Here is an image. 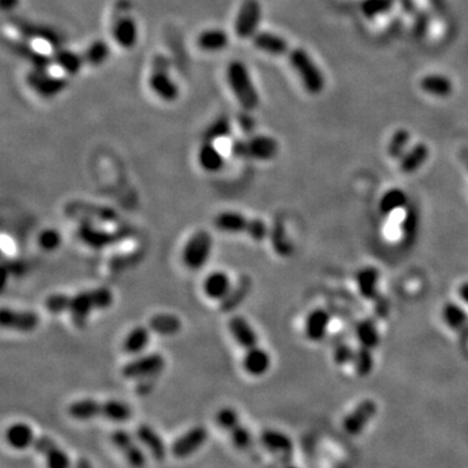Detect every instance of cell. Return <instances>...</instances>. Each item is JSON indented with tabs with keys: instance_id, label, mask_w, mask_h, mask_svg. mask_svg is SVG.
I'll list each match as a JSON object with an SVG mask.
<instances>
[{
	"instance_id": "19",
	"label": "cell",
	"mask_w": 468,
	"mask_h": 468,
	"mask_svg": "<svg viewBox=\"0 0 468 468\" xmlns=\"http://www.w3.org/2000/svg\"><path fill=\"white\" fill-rule=\"evenodd\" d=\"M378 414V405L372 399H364L343 419V429L350 436H358Z\"/></svg>"
},
{
	"instance_id": "49",
	"label": "cell",
	"mask_w": 468,
	"mask_h": 468,
	"mask_svg": "<svg viewBox=\"0 0 468 468\" xmlns=\"http://www.w3.org/2000/svg\"><path fill=\"white\" fill-rule=\"evenodd\" d=\"M38 245L46 252H54L62 245V235L55 229H46L38 235Z\"/></svg>"
},
{
	"instance_id": "34",
	"label": "cell",
	"mask_w": 468,
	"mask_h": 468,
	"mask_svg": "<svg viewBox=\"0 0 468 468\" xmlns=\"http://www.w3.org/2000/svg\"><path fill=\"white\" fill-rule=\"evenodd\" d=\"M199 165L205 171L219 172L224 167V156L216 149V146L211 142H205L200 146L198 151Z\"/></svg>"
},
{
	"instance_id": "44",
	"label": "cell",
	"mask_w": 468,
	"mask_h": 468,
	"mask_svg": "<svg viewBox=\"0 0 468 468\" xmlns=\"http://www.w3.org/2000/svg\"><path fill=\"white\" fill-rule=\"evenodd\" d=\"M109 46L103 41H95L92 42L86 51L83 53V60L86 65L90 67H99L109 57Z\"/></svg>"
},
{
	"instance_id": "48",
	"label": "cell",
	"mask_w": 468,
	"mask_h": 468,
	"mask_svg": "<svg viewBox=\"0 0 468 468\" xmlns=\"http://www.w3.org/2000/svg\"><path fill=\"white\" fill-rule=\"evenodd\" d=\"M392 0H363L360 4V9L366 18H373L383 15L392 8Z\"/></svg>"
},
{
	"instance_id": "18",
	"label": "cell",
	"mask_w": 468,
	"mask_h": 468,
	"mask_svg": "<svg viewBox=\"0 0 468 468\" xmlns=\"http://www.w3.org/2000/svg\"><path fill=\"white\" fill-rule=\"evenodd\" d=\"M27 81L29 86L43 98H53L68 86L67 78L53 76L47 72V69H36L29 73Z\"/></svg>"
},
{
	"instance_id": "12",
	"label": "cell",
	"mask_w": 468,
	"mask_h": 468,
	"mask_svg": "<svg viewBox=\"0 0 468 468\" xmlns=\"http://www.w3.org/2000/svg\"><path fill=\"white\" fill-rule=\"evenodd\" d=\"M216 423L224 429L234 446L240 450H249L252 446V432L243 425L238 413L232 407H223L216 413Z\"/></svg>"
},
{
	"instance_id": "3",
	"label": "cell",
	"mask_w": 468,
	"mask_h": 468,
	"mask_svg": "<svg viewBox=\"0 0 468 468\" xmlns=\"http://www.w3.org/2000/svg\"><path fill=\"white\" fill-rule=\"evenodd\" d=\"M68 415L80 422H88L92 419H104L115 423H125L130 420L133 411L130 406L117 401V399H106L98 401L91 398H83L74 401L68 406Z\"/></svg>"
},
{
	"instance_id": "35",
	"label": "cell",
	"mask_w": 468,
	"mask_h": 468,
	"mask_svg": "<svg viewBox=\"0 0 468 468\" xmlns=\"http://www.w3.org/2000/svg\"><path fill=\"white\" fill-rule=\"evenodd\" d=\"M150 337H151L150 328L138 325L126 334L123 341V350L128 354H139L147 347V345L150 343Z\"/></svg>"
},
{
	"instance_id": "50",
	"label": "cell",
	"mask_w": 468,
	"mask_h": 468,
	"mask_svg": "<svg viewBox=\"0 0 468 468\" xmlns=\"http://www.w3.org/2000/svg\"><path fill=\"white\" fill-rule=\"evenodd\" d=\"M355 351L357 350H352V347L346 343L338 345L333 352L334 363L337 366H346L349 363H352L355 358Z\"/></svg>"
},
{
	"instance_id": "32",
	"label": "cell",
	"mask_w": 468,
	"mask_h": 468,
	"mask_svg": "<svg viewBox=\"0 0 468 468\" xmlns=\"http://www.w3.org/2000/svg\"><path fill=\"white\" fill-rule=\"evenodd\" d=\"M197 45L207 53H217L229 45V36L221 29H208L199 34Z\"/></svg>"
},
{
	"instance_id": "37",
	"label": "cell",
	"mask_w": 468,
	"mask_h": 468,
	"mask_svg": "<svg viewBox=\"0 0 468 468\" xmlns=\"http://www.w3.org/2000/svg\"><path fill=\"white\" fill-rule=\"evenodd\" d=\"M9 48H12L15 51V54L20 55L21 57L29 60L30 63L36 67V69H47L51 64H54L53 63V57L38 53L34 48H32L30 46L25 45V43H18V42L12 41L9 43Z\"/></svg>"
},
{
	"instance_id": "13",
	"label": "cell",
	"mask_w": 468,
	"mask_h": 468,
	"mask_svg": "<svg viewBox=\"0 0 468 468\" xmlns=\"http://www.w3.org/2000/svg\"><path fill=\"white\" fill-rule=\"evenodd\" d=\"M165 367V359L159 352L141 355L124 364L121 376L126 380H150L156 378Z\"/></svg>"
},
{
	"instance_id": "46",
	"label": "cell",
	"mask_w": 468,
	"mask_h": 468,
	"mask_svg": "<svg viewBox=\"0 0 468 468\" xmlns=\"http://www.w3.org/2000/svg\"><path fill=\"white\" fill-rule=\"evenodd\" d=\"M411 141V135L405 130V129H399L397 130L394 135H392L390 141H389V146H387V153L392 159H399L407 153V147Z\"/></svg>"
},
{
	"instance_id": "41",
	"label": "cell",
	"mask_w": 468,
	"mask_h": 468,
	"mask_svg": "<svg viewBox=\"0 0 468 468\" xmlns=\"http://www.w3.org/2000/svg\"><path fill=\"white\" fill-rule=\"evenodd\" d=\"M357 337L359 341L360 346L367 349H376L380 343V334H378L376 324L373 320L366 319L362 320L357 325Z\"/></svg>"
},
{
	"instance_id": "25",
	"label": "cell",
	"mask_w": 468,
	"mask_h": 468,
	"mask_svg": "<svg viewBox=\"0 0 468 468\" xmlns=\"http://www.w3.org/2000/svg\"><path fill=\"white\" fill-rule=\"evenodd\" d=\"M329 323H331V317L324 310L317 308L312 312H310L307 316L306 323H305V333H306L307 338L314 343L322 341L329 328Z\"/></svg>"
},
{
	"instance_id": "33",
	"label": "cell",
	"mask_w": 468,
	"mask_h": 468,
	"mask_svg": "<svg viewBox=\"0 0 468 468\" xmlns=\"http://www.w3.org/2000/svg\"><path fill=\"white\" fill-rule=\"evenodd\" d=\"M380 273L373 267H366L357 273V285L360 296L366 299L378 297V285Z\"/></svg>"
},
{
	"instance_id": "26",
	"label": "cell",
	"mask_w": 468,
	"mask_h": 468,
	"mask_svg": "<svg viewBox=\"0 0 468 468\" xmlns=\"http://www.w3.org/2000/svg\"><path fill=\"white\" fill-rule=\"evenodd\" d=\"M252 290V279L247 276H242L238 279L235 285H232V289L226 294V297L221 301L220 310L223 312H232L238 306L242 305L243 301L250 294Z\"/></svg>"
},
{
	"instance_id": "4",
	"label": "cell",
	"mask_w": 468,
	"mask_h": 468,
	"mask_svg": "<svg viewBox=\"0 0 468 468\" xmlns=\"http://www.w3.org/2000/svg\"><path fill=\"white\" fill-rule=\"evenodd\" d=\"M226 81L235 99L245 111H254L259 107V95L252 83L249 69L242 62H232L226 68Z\"/></svg>"
},
{
	"instance_id": "11",
	"label": "cell",
	"mask_w": 468,
	"mask_h": 468,
	"mask_svg": "<svg viewBox=\"0 0 468 468\" xmlns=\"http://www.w3.org/2000/svg\"><path fill=\"white\" fill-rule=\"evenodd\" d=\"M212 235L207 230H198L185 243L182 250V261L189 270H199L207 263L212 252Z\"/></svg>"
},
{
	"instance_id": "6",
	"label": "cell",
	"mask_w": 468,
	"mask_h": 468,
	"mask_svg": "<svg viewBox=\"0 0 468 468\" xmlns=\"http://www.w3.org/2000/svg\"><path fill=\"white\" fill-rule=\"evenodd\" d=\"M289 63L294 72L297 73L299 80L302 81L303 88L310 94L317 95L324 90V74L316 67L314 60L310 57L305 50L302 48H290L287 54Z\"/></svg>"
},
{
	"instance_id": "31",
	"label": "cell",
	"mask_w": 468,
	"mask_h": 468,
	"mask_svg": "<svg viewBox=\"0 0 468 468\" xmlns=\"http://www.w3.org/2000/svg\"><path fill=\"white\" fill-rule=\"evenodd\" d=\"M261 441L266 449L276 454H290L293 450L291 439L277 429H264L261 434Z\"/></svg>"
},
{
	"instance_id": "9",
	"label": "cell",
	"mask_w": 468,
	"mask_h": 468,
	"mask_svg": "<svg viewBox=\"0 0 468 468\" xmlns=\"http://www.w3.org/2000/svg\"><path fill=\"white\" fill-rule=\"evenodd\" d=\"M149 85L153 94L164 102H174L179 98V86L171 78L170 60L164 55L153 56Z\"/></svg>"
},
{
	"instance_id": "14",
	"label": "cell",
	"mask_w": 468,
	"mask_h": 468,
	"mask_svg": "<svg viewBox=\"0 0 468 468\" xmlns=\"http://www.w3.org/2000/svg\"><path fill=\"white\" fill-rule=\"evenodd\" d=\"M261 6L258 0H243L234 21L235 36L242 39L254 36L261 24Z\"/></svg>"
},
{
	"instance_id": "22",
	"label": "cell",
	"mask_w": 468,
	"mask_h": 468,
	"mask_svg": "<svg viewBox=\"0 0 468 468\" xmlns=\"http://www.w3.org/2000/svg\"><path fill=\"white\" fill-rule=\"evenodd\" d=\"M135 436L144 448L150 451L153 460L158 462L165 460V455H167L165 443L163 441L162 437L149 424H141L137 428Z\"/></svg>"
},
{
	"instance_id": "38",
	"label": "cell",
	"mask_w": 468,
	"mask_h": 468,
	"mask_svg": "<svg viewBox=\"0 0 468 468\" xmlns=\"http://www.w3.org/2000/svg\"><path fill=\"white\" fill-rule=\"evenodd\" d=\"M53 63L69 74H77L81 71L82 67L86 65L83 55L76 54L69 50H57L53 56Z\"/></svg>"
},
{
	"instance_id": "5",
	"label": "cell",
	"mask_w": 468,
	"mask_h": 468,
	"mask_svg": "<svg viewBox=\"0 0 468 468\" xmlns=\"http://www.w3.org/2000/svg\"><path fill=\"white\" fill-rule=\"evenodd\" d=\"M214 226L226 233L247 234L258 242L264 241L270 233L268 226L261 219H252L234 211H224L217 214L214 219Z\"/></svg>"
},
{
	"instance_id": "36",
	"label": "cell",
	"mask_w": 468,
	"mask_h": 468,
	"mask_svg": "<svg viewBox=\"0 0 468 468\" xmlns=\"http://www.w3.org/2000/svg\"><path fill=\"white\" fill-rule=\"evenodd\" d=\"M13 25H15V27H18L21 34L29 36V38H39V39H43L51 45H60V36L56 34L54 30H51L48 27L33 25L30 22H27L25 20H16L13 22Z\"/></svg>"
},
{
	"instance_id": "2",
	"label": "cell",
	"mask_w": 468,
	"mask_h": 468,
	"mask_svg": "<svg viewBox=\"0 0 468 468\" xmlns=\"http://www.w3.org/2000/svg\"><path fill=\"white\" fill-rule=\"evenodd\" d=\"M229 332L243 350V369L252 376H263L270 367V354L259 347L258 336L252 324L243 317L235 315L228 322Z\"/></svg>"
},
{
	"instance_id": "20",
	"label": "cell",
	"mask_w": 468,
	"mask_h": 468,
	"mask_svg": "<svg viewBox=\"0 0 468 468\" xmlns=\"http://www.w3.org/2000/svg\"><path fill=\"white\" fill-rule=\"evenodd\" d=\"M111 441L120 451L126 462L133 468H144L146 466V457L139 445L135 442V437L124 429H116L111 433Z\"/></svg>"
},
{
	"instance_id": "53",
	"label": "cell",
	"mask_w": 468,
	"mask_h": 468,
	"mask_svg": "<svg viewBox=\"0 0 468 468\" xmlns=\"http://www.w3.org/2000/svg\"><path fill=\"white\" fill-rule=\"evenodd\" d=\"M460 296L462 298V301L468 305V282H464L462 284L460 288Z\"/></svg>"
},
{
	"instance_id": "43",
	"label": "cell",
	"mask_w": 468,
	"mask_h": 468,
	"mask_svg": "<svg viewBox=\"0 0 468 468\" xmlns=\"http://www.w3.org/2000/svg\"><path fill=\"white\" fill-rule=\"evenodd\" d=\"M442 319L450 329L460 331L467 324L468 316L457 303H446L442 308Z\"/></svg>"
},
{
	"instance_id": "10",
	"label": "cell",
	"mask_w": 468,
	"mask_h": 468,
	"mask_svg": "<svg viewBox=\"0 0 468 468\" xmlns=\"http://www.w3.org/2000/svg\"><path fill=\"white\" fill-rule=\"evenodd\" d=\"M77 234L85 245L99 250L103 247H109L123 240H126L128 237L133 234V229L130 226H121L117 229L116 232H109V230L92 226L91 221L81 220L80 226L77 228Z\"/></svg>"
},
{
	"instance_id": "40",
	"label": "cell",
	"mask_w": 468,
	"mask_h": 468,
	"mask_svg": "<svg viewBox=\"0 0 468 468\" xmlns=\"http://www.w3.org/2000/svg\"><path fill=\"white\" fill-rule=\"evenodd\" d=\"M407 205H408V198L404 190L390 189L387 190V193L383 195V198L380 199L378 208L383 215H389L398 208L407 207Z\"/></svg>"
},
{
	"instance_id": "52",
	"label": "cell",
	"mask_w": 468,
	"mask_h": 468,
	"mask_svg": "<svg viewBox=\"0 0 468 468\" xmlns=\"http://www.w3.org/2000/svg\"><path fill=\"white\" fill-rule=\"evenodd\" d=\"M240 124L242 126L245 132H250V130L254 129V121H252V118L250 116L241 117L240 118Z\"/></svg>"
},
{
	"instance_id": "27",
	"label": "cell",
	"mask_w": 468,
	"mask_h": 468,
	"mask_svg": "<svg viewBox=\"0 0 468 468\" xmlns=\"http://www.w3.org/2000/svg\"><path fill=\"white\" fill-rule=\"evenodd\" d=\"M232 289L229 276L224 272H212L203 282V291L208 298L215 301H223Z\"/></svg>"
},
{
	"instance_id": "30",
	"label": "cell",
	"mask_w": 468,
	"mask_h": 468,
	"mask_svg": "<svg viewBox=\"0 0 468 468\" xmlns=\"http://www.w3.org/2000/svg\"><path fill=\"white\" fill-rule=\"evenodd\" d=\"M429 156V149L427 144H416L413 146L411 150H408L407 153L401 158L399 160V170L406 173V174H411L414 172L418 171L424 163L428 160Z\"/></svg>"
},
{
	"instance_id": "39",
	"label": "cell",
	"mask_w": 468,
	"mask_h": 468,
	"mask_svg": "<svg viewBox=\"0 0 468 468\" xmlns=\"http://www.w3.org/2000/svg\"><path fill=\"white\" fill-rule=\"evenodd\" d=\"M402 230V238L407 246H411L418 237L419 230V211L413 205H407L406 207L405 219L401 226Z\"/></svg>"
},
{
	"instance_id": "42",
	"label": "cell",
	"mask_w": 468,
	"mask_h": 468,
	"mask_svg": "<svg viewBox=\"0 0 468 468\" xmlns=\"http://www.w3.org/2000/svg\"><path fill=\"white\" fill-rule=\"evenodd\" d=\"M270 242L272 247L280 256H289L293 252V246L288 240L285 228L281 220H276L270 229Z\"/></svg>"
},
{
	"instance_id": "24",
	"label": "cell",
	"mask_w": 468,
	"mask_h": 468,
	"mask_svg": "<svg viewBox=\"0 0 468 468\" xmlns=\"http://www.w3.org/2000/svg\"><path fill=\"white\" fill-rule=\"evenodd\" d=\"M252 42L258 50L272 56H287L290 50L287 39L270 32H258L252 36Z\"/></svg>"
},
{
	"instance_id": "23",
	"label": "cell",
	"mask_w": 468,
	"mask_h": 468,
	"mask_svg": "<svg viewBox=\"0 0 468 468\" xmlns=\"http://www.w3.org/2000/svg\"><path fill=\"white\" fill-rule=\"evenodd\" d=\"M6 441L16 450H27L32 448V445H34L36 434L29 424L18 422L11 424L7 428Z\"/></svg>"
},
{
	"instance_id": "1",
	"label": "cell",
	"mask_w": 468,
	"mask_h": 468,
	"mask_svg": "<svg viewBox=\"0 0 468 468\" xmlns=\"http://www.w3.org/2000/svg\"><path fill=\"white\" fill-rule=\"evenodd\" d=\"M113 305V294L109 288H95L77 294H51L46 298V310L51 314H68L77 328H85L91 314Z\"/></svg>"
},
{
	"instance_id": "47",
	"label": "cell",
	"mask_w": 468,
	"mask_h": 468,
	"mask_svg": "<svg viewBox=\"0 0 468 468\" xmlns=\"http://www.w3.org/2000/svg\"><path fill=\"white\" fill-rule=\"evenodd\" d=\"M352 364L360 378L369 376L373 369V355L371 352V349L360 346L359 349L355 351V358Z\"/></svg>"
},
{
	"instance_id": "15",
	"label": "cell",
	"mask_w": 468,
	"mask_h": 468,
	"mask_svg": "<svg viewBox=\"0 0 468 468\" xmlns=\"http://www.w3.org/2000/svg\"><path fill=\"white\" fill-rule=\"evenodd\" d=\"M65 214L68 216L77 217L86 221L115 223L118 220V214L113 208L94 205L82 200H72L65 206Z\"/></svg>"
},
{
	"instance_id": "29",
	"label": "cell",
	"mask_w": 468,
	"mask_h": 468,
	"mask_svg": "<svg viewBox=\"0 0 468 468\" xmlns=\"http://www.w3.org/2000/svg\"><path fill=\"white\" fill-rule=\"evenodd\" d=\"M420 89L436 98H448L453 92V82L442 74H428L420 80Z\"/></svg>"
},
{
	"instance_id": "28",
	"label": "cell",
	"mask_w": 468,
	"mask_h": 468,
	"mask_svg": "<svg viewBox=\"0 0 468 468\" xmlns=\"http://www.w3.org/2000/svg\"><path fill=\"white\" fill-rule=\"evenodd\" d=\"M149 328L153 333L163 337H172L180 333L182 323L177 316L163 312L151 316V319L149 320Z\"/></svg>"
},
{
	"instance_id": "55",
	"label": "cell",
	"mask_w": 468,
	"mask_h": 468,
	"mask_svg": "<svg viewBox=\"0 0 468 468\" xmlns=\"http://www.w3.org/2000/svg\"><path fill=\"white\" fill-rule=\"evenodd\" d=\"M287 468H298V467H294V466H291V467H287Z\"/></svg>"
},
{
	"instance_id": "7",
	"label": "cell",
	"mask_w": 468,
	"mask_h": 468,
	"mask_svg": "<svg viewBox=\"0 0 468 468\" xmlns=\"http://www.w3.org/2000/svg\"><path fill=\"white\" fill-rule=\"evenodd\" d=\"M230 151L235 158L267 162L279 153V144L268 135H252L245 139H235Z\"/></svg>"
},
{
	"instance_id": "16",
	"label": "cell",
	"mask_w": 468,
	"mask_h": 468,
	"mask_svg": "<svg viewBox=\"0 0 468 468\" xmlns=\"http://www.w3.org/2000/svg\"><path fill=\"white\" fill-rule=\"evenodd\" d=\"M39 323L41 319L34 311L15 310L8 307H3L0 311V324L4 329L27 333L36 331Z\"/></svg>"
},
{
	"instance_id": "51",
	"label": "cell",
	"mask_w": 468,
	"mask_h": 468,
	"mask_svg": "<svg viewBox=\"0 0 468 468\" xmlns=\"http://www.w3.org/2000/svg\"><path fill=\"white\" fill-rule=\"evenodd\" d=\"M20 3V0H0V6H1V9L3 11H12V9L16 8Z\"/></svg>"
},
{
	"instance_id": "21",
	"label": "cell",
	"mask_w": 468,
	"mask_h": 468,
	"mask_svg": "<svg viewBox=\"0 0 468 468\" xmlns=\"http://www.w3.org/2000/svg\"><path fill=\"white\" fill-rule=\"evenodd\" d=\"M34 450L45 458L46 468H71L72 462L67 451L48 436H39L34 441Z\"/></svg>"
},
{
	"instance_id": "45",
	"label": "cell",
	"mask_w": 468,
	"mask_h": 468,
	"mask_svg": "<svg viewBox=\"0 0 468 468\" xmlns=\"http://www.w3.org/2000/svg\"><path fill=\"white\" fill-rule=\"evenodd\" d=\"M232 133L230 120L226 116L217 117L214 123H211L203 133V141L214 144L217 139L224 138Z\"/></svg>"
},
{
	"instance_id": "54",
	"label": "cell",
	"mask_w": 468,
	"mask_h": 468,
	"mask_svg": "<svg viewBox=\"0 0 468 468\" xmlns=\"http://www.w3.org/2000/svg\"><path fill=\"white\" fill-rule=\"evenodd\" d=\"M77 468H91L90 464L86 462L85 460H81L80 462H78V466H77Z\"/></svg>"
},
{
	"instance_id": "8",
	"label": "cell",
	"mask_w": 468,
	"mask_h": 468,
	"mask_svg": "<svg viewBox=\"0 0 468 468\" xmlns=\"http://www.w3.org/2000/svg\"><path fill=\"white\" fill-rule=\"evenodd\" d=\"M130 1L118 0L113 11L111 32L117 45L123 48H133L138 41V27L133 18L129 15Z\"/></svg>"
},
{
	"instance_id": "17",
	"label": "cell",
	"mask_w": 468,
	"mask_h": 468,
	"mask_svg": "<svg viewBox=\"0 0 468 468\" xmlns=\"http://www.w3.org/2000/svg\"><path fill=\"white\" fill-rule=\"evenodd\" d=\"M208 431L202 425H195L172 442L171 453L176 458H188L206 443Z\"/></svg>"
}]
</instances>
